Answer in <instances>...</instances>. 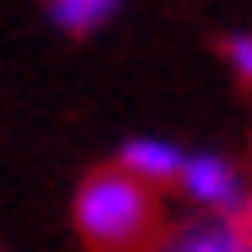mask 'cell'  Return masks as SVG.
<instances>
[{"mask_svg":"<svg viewBox=\"0 0 252 252\" xmlns=\"http://www.w3.org/2000/svg\"><path fill=\"white\" fill-rule=\"evenodd\" d=\"M77 230L94 252H132L154 230V197L126 170H99L77 192Z\"/></svg>","mask_w":252,"mask_h":252,"instance_id":"obj_1","label":"cell"},{"mask_svg":"<svg viewBox=\"0 0 252 252\" xmlns=\"http://www.w3.org/2000/svg\"><path fill=\"white\" fill-rule=\"evenodd\" d=\"M181 187H187V197L220 208V214L236 208V220H241L247 187H241V170H236L230 159H220V154H187V159H181Z\"/></svg>","mask_w":252,"mask_h":252,"instance_id":"obj_2","label":"cell"},{"mask_svg":"<svg viewBox=\"0 0 252 252\" xmlns=\"http://www.w3.org/2000/svg\"><path fill=\"white\" fill-rule=\"evenodd\" d=\"M181 148L176 143H164V137H132L121 148V164L115 170H126L132 181H143V187H154V181H176L181 176Z\"/></svg>","mask_w":252,"mask_h":252,"instance_id":"obj_3","label":"cell"},{"mask_svg":"<svg viewBox=\"0 0 252 252\" xmlns=\"http://www.w3.org/2000/svg\"><path fill=\"white\" fill-rule=\"evenodd\" d=\"M159 252H247V225L241 220H208L197 230L170 236Z\"/></svg>","mask_w":252,"mask_h":252,"instance_id":"obj_4","label":"cell"},{"mask_svg":"<svg viewBox=\"0 0 252 252\" xmlns=\"http://www.w3.org/2000/svg\"><path fill=\"white\" fill-rule=\"evenodd\" d=\"M121 0H50V17L66 28V33H94L99 22L115 17Z\"/></svg>","mask_w":252,"mask_h":252,"instance_id":"obj_5","label":"cell"},{"mask_svg":"<svg viewBox=\"0 0 252 252\" xmlns=\"http://www.w3.org/2000/svg\"><path fill=\"white\" fill-rule=\"evenodd\" d=\"M230 66H236L241 82L252 77V38H247V33H230Z\"/></svg>","mask_w":252,"mask_h":252,"instance_id":"obj_6","label":"cell"}]
</instances>
